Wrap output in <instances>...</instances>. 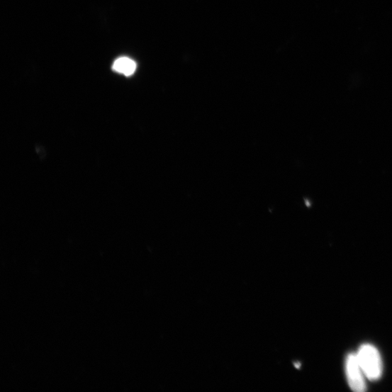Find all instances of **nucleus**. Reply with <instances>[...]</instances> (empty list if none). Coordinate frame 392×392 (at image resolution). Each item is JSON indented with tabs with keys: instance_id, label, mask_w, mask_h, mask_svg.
Wrapping results in <instances>:
<instances>
[{
	"instance_id": "3",
	"label": "nucleus",
	"mask_w": 392,
	"mask_h": 392,
	"mask_svg": "<svg viewBox=\"0 0 392 392\" xmlns=\"http://www.w3.org/2000/svg\"><path fill=\"white\" fill-rule=\"evenodd\" d=\"M137 69L136 63L133 60L123 57L118 58L113 65V70L127 77L133 75Z\"/></svg>"
},
{
	"instance_id": "1",
	"label": "nucleus",
	"mask_w": 392,
	"mask_h": 392,
	"mask_svg": "<svg viewBox=\"0 0 392 392\" xmlns=\"http://www.w3.org/2000/svg\"><path fill=\"white\" fill-rule=\"evenodd\" d=\"M356 355L359 366L368 380L377 381L381 377L383 374L382 359L376 347L369 344L362 345Z\"/></svg>"
},
{
	"instance_id": "2",
	"label": "nucleus",
	"mask_w": 392,
	"mask_h": 392,
	"mask_svg": "<svg viewBox=\"0 0 392 392\" xmlns=\"http://www.w3.org/2000/svg\"><path fill=\"white\" fill-rule=\"evenodd\" d=\"M345 374L349 386L356 392H364L366 390L367 378L362 370L356 353L349 354L345 361Z\"/></svg>"
}]
</instances>
